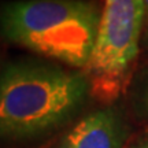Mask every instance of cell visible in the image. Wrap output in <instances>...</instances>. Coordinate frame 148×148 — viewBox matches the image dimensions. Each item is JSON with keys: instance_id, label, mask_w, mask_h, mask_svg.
Returning a JSON list of instances; mask_svg holds the SVG:
<instances>
[{"instance_id": "obj_1", "label": "cell", "mask_w": 148, "mask_h": 148, "mask_svg": "<svg viewBox=\"0 0 148 148\" xmlns=\"http://www.w3.org/2000/svg\"><path fill=\"white\" fill-rule=\"evenodd\" d=\"M90 95L84 71L23 59L0 73V140L18 141L58 130Z\"/></svg>"}, {"instance_id": "obj_2", "label": "cell", "mask_w": 148, "mask_h": 148, "mask_svg": "<svg viewBox=\"0 0 148 148\" xmlns=\"http://www.w3.org/2000/svg\"><path fill=\"white\" fill-rule=\"evenodd\" d=\"M101 11L89 0H18L0 10L8 41L84 70L97 38Z\"/></svg>"}, {"instance_id": "obj_3", "label": "cell", "mask_w": 148, "mask_h": 148, "mask_svg": "<svg viewBox=\"0 0 148 148\" xmlns=\"http://www.w3.org/2000/svg\"><path fill=\"white\" fill-rule=\"evenodd\" d=\"M144 15L143 0H104L95 48L82 70L96 100L112 103L127 86L138 56Z\"/></svg>"}, {"instance_id": "obj_4", "label": "cell", "mask_w": 148, "mask_h": 148, "mask_svg": "<svg viewBox=\"0 0 148 148\" xmlns=\"http://www.w3.org/2000/svg\"><path fill=\"white\" fill-rule=\"evenodd\" d=\"M126 129L112 108L93 111L81 118L59 140L56 148H122Z\"/></svg>"}, {"instance_id": "obj_5", "label": "cell", "mask_w": 148, "mask_h": 148, "mask_svg": "<svg viewBox=\"0 0 148 148\" xmlns=\"http://www.w3.org/2000/svg\"><path fill=\"white\" fill-rule=\"evenodd\" d=\"M138 106L143 114L148 118V78L144 81V84L140 86L138 90Z\"/></svg>"}, {"instance_id": "obj_6", "label": "cell", "mask_w": 148, "mask_h": 148, "mask_svg": "<svg viewBox=\"0 0 148 148\" xmlns=\"http://www.w3.org/2000/svg\"><path fill=\"white\" fill-rule=\"evenodd\" d=\"M130 148H148V138L140 140V141H137L136 144H133Z\"/></svg>"}, {"instance_id": "obj_7", "label": "cell", "mask_w": 148, "mask_h": 148, "mask_svg": "<svg viewBox=\"0 0 148 148\" xmlns=\"http://www.w3.org/2000/svg\"><path fill=\"white\" fill-rule=\"evenodd\" d=\"M144 1V7H145V14L148 15V0H143Z\"/></svg>"}]
</instances>
